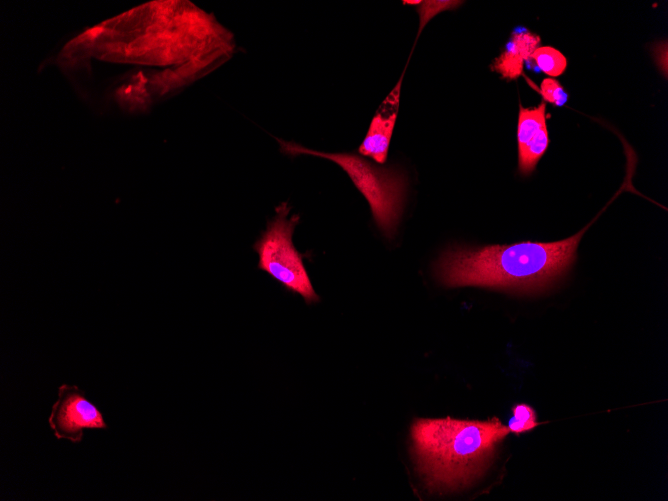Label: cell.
<instances>
[{
    "instance_id": "6da1fadb",
    "label": "cell",
    "mask_w": 668,
    "mask_h": 501,
    "mask_svg": "<svg viewBox=\"0 0 668 501\" xmlns=\"http://www.w3.org/2000/svg\"><path fill=\"white\" fill-rule=\"evenodd\" d=\"M223 29L188 2L156 1L88 29L60 52L59 63L88 100L142 111L220 59Z\"/></svg>"
},
{
    "instance_id": "7a4b0ae2",
    "label": "cell",
    "mask_w": 668,
    "mask_h": 501,
    "mask_svg": "<svg viewBox=\"0 0 668 501\" xmlns=\"http://www.w3.org/2000/svg\"><path fill=\"white\" fill-rule=\"evenodd\" d=\"M616 197L617 194L611 201ZM610 202L587 226L562 240L450 246L436 260L434 275L447 287L478 286L522 293L544 291L571 268L583 234Z\"/></svg>"
},
{
    "instance_id": "3957f363",
    "label": "cell",
    "mask_w": 668,
    "mask_h": 501,
    "mask_svg": "<svg viewBox=\"0 0 668 501\" xmlns=\"http://www.w3.org/2000/svg\"><path fill=\"white\" fill-rule=\"evenodd\" d=\"M509 432L498 418L417 419L411 427L417 471L431 491L463 489L486 472Z\"/></svg>"
},
{
    "instance_id": "277c9868",
    "label": "cell",
    "mask_w": 668,
    "mask_h": 501,
    "mask_svg": "<svg viewBox=\"0 0 668 501\" xmlns=\"http://www.w3.org/2000/svg\"><path fill=\"white\" fill-rule=\"evenodd\" d=\"M284 154H306L328 159L340 166L367 200L373 218L390 237L400 221L406 194V178L398 170L378 167L352 153H328L277 139Z\"/></svg>"
},
{
    "instance_id": "5b68a950",
    "label": "cell",
    "mask_w": 668,
    "mask_h": 501,
    "mask_svg": "<svg viewBox=\"0 0 668 501\" xmlns=\"http://www.w3.org/2000/svg\"><path fill=\"white\" fill-rule=\"evenodd\" d=\"M275 216L254 243L259 256L258 269L268 273L288 292L300 295L307 304L319 301L303 263L301 253L292 241L299 215L290 217V206L283 202L275 208Z\"/></svg>"
},
{
    "instance_id": "8992f818",
    "label": "cell",
    "mask_w": 668,
    "mask_h": 501,
    "mask_svg": "<svg viewBox=\"0 0 668 501\" xmlns=\"http://www.w3.org/2000/svg\"><path fill=\"white\" fill-rule=\"evenodd\" d=\"M48 423L57 439L80 443L85 429H107L97 406L76 385L62 384L52 405Z\"/></svg>"
},
{
    "instance_id": "52a82bcc",
    "label": "cell",
    "mask_w": 668,
    "mask_h": 501,
    "mask_svg": "<svg viewBox=\"0 0 668 501\" xmlns=\"http://www.w3.org/2000/svg\"><path fill=\"white\" fill-rule=\"evenodd\" d=\"M550 139L546 124V102L523 107L519 104L517 123L518 171L528 176L549 147Z\"/></svg>"
},
{
    "instance_id": "ba28073f",
    "label": "cell",
    "mask_w": 668,
    "mask_h": 501,
    "mask_svg": "<svg viewBox=\"0 0 668 501\" xmlns=\"http://www.w3.org/2000/svg\"><path fill=\"white\" fill-rule=\"evenodd\" d=\"M398 88H400V84L397 85L396 89L387 98L389 108H383L380 113H377L372 118L367 134L358 149L361 155L370 157L378 164L385 163L387 159L388 148L397 117V107L399 104Z\"/></svg>"
},
{
    "instance_id": "9c48e42d",
    "label": "cell",
    "mask_w": 668,
    "mask_h": 501,
    "mask_svg": "<svg viewBox=\"0 0 668 501\" xmlns=\"http://www.w3.org/2000/svg\"><path fill=\"white\" fill-rule=\"evenodd\" d=\"M541 38L528 30L512 33L506 48L494 59L491 69L503 79L515 80L523 74L524 64L540 46Z\"/></svg>"
},
{
    "instance_id": "30bf717a",
    "label": "cell",
    "mask_w": 668,
    "mask_h": 501,
    "mask_svg": "<svg viewBox=\"0 0 668 501\" xmlns=\"http://www.w3.org/2000/svg\"><path fill=\"white\" fill-rule=\"evenodd\" d=\"M536 66L550 78H556L566 71L567 58L552 46H539L530 56Z\"/></svg>"
},
{
    "instance_id": "8fae6325",
    "label": "cell",
    "mask_w": 668,
    "mask_h": 501,
    "mask_svg": "<svg viewBox=\"0 0 668 501\" xmlns=\"http://www.w3.org/2000/svg\"><path fill=\"white\" fill-rule=\"evenodd\" d=\"M513 416L508 422V429L510 432L519 434L529 431L538 426L536 415L533 408L529 405L521 403L512 408Z\"/></svg>"
},
{
    "instance_id": "7c38bea8",
    "label": "cell",
    "mask_w": 668,
    "mask_h": 501,
    "mask_svg": "<svg viewBox=\"0 0 668 501\" xmlns=\"http://www.w3.org/2000/svg\"><path fill=\"white\" fill-rule=\"evenodd\" d=\"M461 1H450V0H440V1H422L418 7V13L420 15V31L424 28L431 18L436 16L445 10H452L459 6Z\"/></svg>"
},
{
    "instance_id": "4fadbf2b",
    "label": "cell",
    "mask_w": 668,
    "mask_h": 501,
    "mask_svg": "<svg viewBox=\"0 0 668 501\" xmlns=\"http://www.w3.org/2000/svg\"><path fill=\"white\" fill-rule=\"evenodd\" d=\"M540 94L544 102L557 107L563 106L568 99V94L560 82L554 78H545L540 84Z\"/></svg>"
},
{
    "instance_id": "5bb4252c",
    "label": "cell",
    "mask_w": 668,
    "mask_h": 501,
    "mask_svg": "<svg viewBox=\"0 0 668 501\" xmlns=\"http://www.w3.org/2000/svg\"><path fill=\"white\" fill-rule=\"evenodd\" d=\"M653 60L658 66L659 70L665 78L667 77V42H658L653 45L652 49Z\"/></svg>"
},
{
    "instance_id": "9a60e30c",
    "label": "cell",
    "mask_w": 668,
    "mask_h": 501,
    "mask_svg": "<svg viewBox=\"0 0 668 501\" xmlns=\"http://www.w3.org/2000/svg\"><path fill=\"white\" fill-rule=\"evenodd\" d=\"M421 2L422 1H420V0H417V1H411V0L403 1L404 4H408V5H416V4L419 5Z\"/></svg>"
}]
</instances>
